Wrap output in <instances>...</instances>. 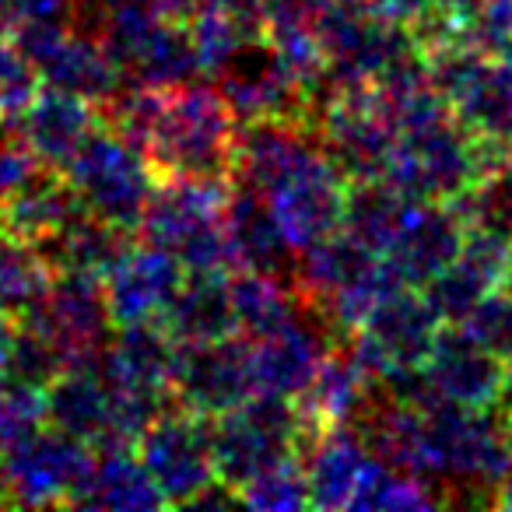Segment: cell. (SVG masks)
<instances>
[{"label":"cell","mask_w":512,"mask_h":512,"mask_svg":"<svg viewBox=\"0 0 512 512\" xmlns=\"http://www.w3.org/2000/svg\"><path fill=\"white\" fill-rule=\"evenodd\" d=\"M235 141H239V120L218 88L186 81L162 92V106L141 151L165 179L232 183Z\"/></svg>","instance_id":"1"},{"label":"cell","mask_w":512,"mask_h":512,"mask_svg":"<svg viewBox=\"0 0 512 512\" xmlns=\"http://www.w3.org/2000/svg\"><path fill=\"white\" fill-rule=\"evenodd\" d=\"M316 432L320 428L309 425L292 397L253 393L239 407L211 418V449L218 481L242 491L267 470L299 460L302 446Z\"/></svg>","instance_id":"2"},{"label":"cell","mask_w":512,"mask_h":512,"mask_svg":"<svg viewBox=\"0 0 512 512\" xmlns=\"http://www.w3.org/2000/svg\"><path fill=\"white\" fill-rule=\"evenodd\" d=\"M228 186L211 179H165L141 218L144 242L172 253L186 271H235L225 235Z\"/></svg>","instance_id":"3"},{"label":"cell","mask_w":512,"mask_h":512,"mask_svg":"<svg viewBox=\"0 0 512 512\" xmlns=\"http://www.w3.org/2000/svg\"><path fill=\"white\" fill-rule=\"evenodd\" d=\"M155 165L134 141L116 130H92L78 155L67 162V179L85 211L120 228H141V218L155 193Z\"/></svg>","instance_id":"4"},{"label":"cell","mask_w":512,"mask_h":512,"mask_svg":"<svg viewBox=\"0 0 512 512\" xmlns=\"http://www.w3.org/2000/svg\"><path fill=\"white\" fill-rule=\"evenodd\" d=\"M477 176V134L456 113L397 134L383 169V183L414 200H456Z\"/></svg>","instance_id":"5"},{"label":"cell","mask_w":512,"mask_h":512,"mask_svg":"<svg viewBox=\"0 0 512 512\" xmlns=\"http://www.w3.org/2000/svg\"><path fill=\"white\" fill-rule=\"evenodd\" d=\"M137 456L169 505H190L207 484L218 481L211 449V418L179 404L162 411L137 439Z\"/></svg>","instance_id":"6"},{"label":"cell","mask_w":512,"mask_h":512,"mask_svg":"<svg viewBox=\"0 0 512 512\" xmlns=\"http://www.w3.org/2000/svg\"><path fill=\"white\" fill-rule=\"evenodd\" d=\"M442 327L446 323L439 320V313L425 299V292L404 285V288H393L390 295H383V302L369 313L365 327L358 334H351L348 351L379 383V376L390 365L425 362L428 351L439 341Z\"/></svg>","instance_id":"7"},{"label":"cell","mask_w":512,"mask_h":512,"mask_svg":"<svg viewBox=\"0 0 512 512\" xmlns=\"http://www.w3.org/2000/svg\"><path fill=\"white\" fill-rule=\"evenodd\" d=\"M172 393L183 407L207 418L239 407L256 393L253 379V337L232 334L221 341L179 344Z\"/></svg>","instance_id":"8"},{"label":"cell","mask_w":512,"mask_h":512,"mask_svg":"<svg viewBox=\"0 0 512 512\" xmlns=\"http://www.w3.org/2000/svg\"><path fill=\"white\" fill-rule=\"evenodd\" d=\"M348 190L351 183L341 176V169L330 162L327 151H320L267 193V204H271L274 218H278L285 239L295 246V253L341 232Z\"/></svg>","instance_id":"9"},{"label":"cell","mask_w":512,"mask_h":512,"mask_svg":"<svg viewBox=\"0 0 512 512\" xmlns=\"http://www.w3.org/2000/svg\"><path fill=\"white\" fill-rule=\"evenodd\" d=\"M320 144L327 151L330 162L341 169L348 183H372L383 179L386 158L393 151L390 120L383 116L372 88H355L344 92L323 109L320 116Z\"/></svg>","instance_id":"10"},{"label":"cell","mask_w":512,"mask_h":512,"mask_svg":"<svg viewBox=\"0 0 512 512\" xmlns=\"http://www.w3.org/2000/svg\"><path fill=\"white\" fill-rule=\"evenodd\" d=\"M320 309L306 299L302 313L278 327L274 334L253 337V379L256 393H278V397H302L306 386L316 379L320 365L334 348H341Z\"/></svg>","instance_id":"11"},{"label":"cell","mask_w":512,"mask_h":512,"mask_svg":"<svg viewBox=\"0 0 512 512\" xmlns=\"http://www.w3.org/2000/svg\"><path fill=\"white\" fill-rule=\"evenodd\" d=\"M467 242V225L449 200H407L397 232L379 253L386 267L404 285L425 288L442 267L460 256Z\"/></svg>","instance_id":"12"},{"label":"cell","mask_w":512,"mask_h":512,"mask_svg":"<svg viewBox=\"0 0 512 512\" xmlns=\"http://www.w3.org/2000/svg\"><path fill=\"white\" fill-rule=\"evenodd\" d=\"M92 467L95 463L85 442L60 428L57 435H22V439L8 442V456H4L8 488H18L22 502H53V498L74 502Z\"/></svg>","instance_id":"13"},{"label":"cell","mask_w":512,"mask_h":512,"mask_svg":"<svg viewBox=\"0 0 512 512\" xmlns=\"http://www.w3.org/2000/svg\"><path fill=\"white\" fill-rule=\"evenodd\" d=\"M29 313L32 330L43 334L64 358H85L113 323L102 278L92 274H64Z\"/></svg>","instance_id":"14"},{"label":"cell","mask_w":512,"mask_h":512,"mask_svg":"<svg viewBox=\"0 0 512 512\" xmlns=\"http://www.w3.org/2000/svg\"><path fill=\"white\" fill-rule=\"evenodd\" d=\"M183 281L186 267L172 253H165L158 246H130L116 260L113 271L102 278L113 323H120V327H130V323H162L165 309L172 306Z\"/></svg>","instance_id":"15"},{"label":"cell","mask_w":512,"mask_h":512,"mask_svg":"<svg viewBox=\"0 0 512 512\" xmlns=\"http://www.w3.org/2000/svg\"><path fill=\"white\" fill-rule=\"evenodd\" d=\"M225 235L235 271H256L271 274V278L295 281V271H299L295 246L285 239L264 193H256L253 186L242 183L228 186Z\"/></svg>","instance_id":"16"},{"label":"cell","mask_w":512,"mask_h":512,"mask_svg":"<svg viewBox=\"0 0 512 512\" xmlns=\"http://www.w3.org/2000/svg\"><path fill=\"white\" fill-rule=\"evenodd\" d=\"M435 397L467 407H498L505 390V362L474 341L463 327H442L425 358Z\"/></svg>","instance_id":"17"},{"label":"cell","mask_w":512,"mask_h":512,"mask_svg":"<svg viewBox=\"0 0 512 512\" xmlns=\"http://www.w3.org/2000/svg\"><path fill=\"white\" fill-rule=\"evenodd\" d=\"M505 264H509V246L505 242L467 232L460 256L449 267H442L421 292L432 302L439 320L446 327H456L484 295L505 285Z\"/></svg>","instance_id":"18"},{"label":"cell","mask_w":512,"mask_h":512,"mask_svg":"<svg viewBox=\"0 0 512 512\" xmlns=\"http://www.w3.org/2000/svg\"><path fill=\"white\" fill-rule=\"evenodd\" d=\"M299 463L306 470L313 509H351L372 453L351 425H330L302 446Z\"/></svg>","instance_id":"19"},{"label":"cell","mask_w":512,"mask_h":512,"mask_svg":"<svg viewBox=\"0 0 512 512\" xmlns=\"http://www.w3.org/2000/svg\"><path fill=\"white\" fill-rule=\"evenodd\" d=\"M162 327L176 344H204L239 334L228 271H186L183 288L165 309Z\"/></svg>","instance_id":"20"},{"label":"cell","mask_w":512,"mask_h":512,"mask_svg":"<svg viewBox=\"0 0 512 512\" xmlns=\"http://www.w3.org/2000/svg\"><path fill=\"white\" fill-rule=\"evenodd\" d=\"M92 130L95 123L88 102L60 88L36 95L22 113V141L36 151L39 162L67 165Z\"/></svg>","instance_id":"21"},{"label":"cell","mask_w":512,"mask_h":512,"mask_svg":"<svg viewBox=\"0 0 512 512\" xmlns=\"http://www.w3.org/2000/svg\"><path fill=\"white\" fill-rule=\"evenodd\" d=\"M379 264V253H372L365 242L355 235L334 232L330 239L316 242V246L302 249L299 271H295V285L309 302H327L330 295L344 292L365 274H372Z\"/></svg>","instance_id":"22"},{"label":"cell","mask_w":512,"mask_h":512,"mask_svg":"<svg viewBox=\"0 0 512 512\" xmlns=\"http://www.w3.org/2000/svg\"><path fill=\"white\" fill-rule=\"evenodd\" d=\"M74 505H92V509H162L169 502L158 491L155 477L148 474L137 449H116V453H102V460L92 467Z\"/></svg>","instance_id":"23"},{"label":"cell","mask_w":512,"mask_h":512,"mask_svg":"<svg viewBox=\"0 0 512 512\" xmlns=\"http://www.w3.org/2000/svg\"><path fill=\"white\" fill-rule=\"evenodd\" d=\"M85 211L81 197L74 193L71 179H53V176H32L25 186H18L4 204V228L18 239L39 242L43 235L57 232L60 225Z\"/></svg>","instance_id":"24"},{"label":"cell","mask_w":512,"mask_h":512,"mask_svg":"<svg viewBox=\"0 0 512 512\" xmlns=\"http://www.w3.org/2000/svg\"><path fill=\"white\" fill-rule=\"evenodd\" d=\"M232 306L239 334L246 337H264L285 327L288 320L302 313L306 295L299 292L295 281L271 278V274L256 271H235L232 274Z\"/></svg>","instance_id":"25"},{"label":"cell","mask_w":512,"mask_h":512,"mask_svg":"<svg viewBox=\"0 0 512 512\" xmlns=\"http://www.w3.org/2000/svg\"><path fill=\"white\" fill-rule=\"evenodd\" d=\"M435 484L411 470L390 467V463L372 456L369 470H365L362 484H358L351 509L362 512H421L442 505V498L435 495Z\"/></svg>","instance_id":"26"},{"label":"cell","mask_w":512,"mask_h":512,"mask_svg":"<svg viewBox=\"0 0 512 512\" xmlns=\"http://www.w3.org/2000/svg\"><path fill=\"white\" fill-rule=\"evenodd\" d=\"M407 200L400 190H393L383 179H372V183H351L348 190V207H344V232L355 235L358 242L372 249V253H383L390 235L397 232L400 214H404Z\"/></svg>","instance_id":"27"},{"label":"cell","mask_w":512,"mask_h":512,"mask_svg":"<svg viewBox=\"0 0 512 512\" xmlns=\"http://www.w3.org/2000/svg\"><path fill=\"white\" fill-rule=\"evenodd\" d=\"M29 239L0 235V306L8 313H29L50 292V267L39 249L25 246Z\"/></svg>","instance_id":"28"},{"label":"cell","mask_w":512,"mask_h":512,"mask_svg":"<svg viewBox=\"0 0 512 512\" xmlns=\"http://www.w3.org/2000/svg\"><path fill=\"white\" fill-rule=\"evenodd\" d=\"M239 495H242V505H249V509H267V512H295V509H309V505H313L306 470H302L299 460L281 463V467L260 474L256 481H249Z\"/></svg>","instance_id":"29"},{"label":"cell","mask_w":512,"mask_h":512,"mask_svg":"<svg viewBox=\"0 0 512 512\" xmlns=\"http://www.w3.org/2000/svg\"><path fill=\"white\" fill-rule=\"evenodd\" d=\"M456 327H463L481 348H488L491 355H498L505 362L512 355V292L495 288Z\"/></svg>","instance_id":"30"},{"label":"cell","mask_w":512,"mask_h":512,"mask_svg":"<svg viewBox=\"0 0 512 512\" xmlns=\"http://www.w3.org/2000/svg\"><path fill=\"white\" fill-rule=\"evenodd\" d=\"M39 71L22 46L0 43V116H22L36 99Z\"/></svg>","instance_id":"31"},{"label":"cell","mask_w":512,"mask_h":512,"mask_svg":"<svg viewBox=\"0 0 512 512\" xmlns=\"http://www.w3.org/2000/svg\"><path fill=\"white\" fill-rule=\"evenodd\" d=\"M337 0H264L267 11V32H292V29H309L316 32V25L323 22Z\"/></svg>","instance_id":"32"},{"label":"cell","mask_w":512,"mask_h":512,"mask_svg":"<svg viewBox=\"0 0 512 512\" xmlns=\"http://www.w3.org/2000/svg\"><path fill=\"white\" fill-rule=\"evenodd\" d=\"M36 151L25 141L15 144H0V197L8 200L18 186H25L32 176H36Z\"/></svg>","instance_id":"33"},{"label":"cell","mask_w":512,"mask_h":512,"mask_svg":"<svg viewBox=\"0 0 512 512\" xmlns=\"http://www.w3.org/2000/svg\"><path fill=\"white\" fill-rule=\"evenodd\" d=\"M71 0H0V15L18 22H53Z\"/></svg>","instance_id":"34"},{"label":"cell","mask_w":512,"mask_h":512,"mask_svg":"<svg viewBox=\"0 0 512 512\" xmlns=\"http://www.w3.org/2000/svg\"><path fill=\"white\" fill-rule=\"evenodd\" d=\"M8 362H11V334H8V323H4V306H0V376H4Z\"/></svg>","instance_id":"35"},{"label":"cell","mask_w":512,"mask_h":512,"mask_svg":"<svg viewBox=\"0 0 512 512\" xmlns=\"http://www.w3.org/2000/svg\"><path fill=\"white\" fill-rule=\"evenodd\" d=\"M498 407H502V411H512V355L505 358V390H502Z\"/></svg>","instance_id":"36"},{"label":"cell","mask_w":512,"mask_h":512,"mask_svg":"<svg viewBox=\"0 0 512 512\" xmlns=\"http://www.w3.org/2000/svg\"><path fill=\"white\" fill-rule=\"evenodd\" d=\"M495 505H502V509H512V470L505 474V481L498 484L495 491Z\"/></svg>","instance_id":"37"},{"label":"cell","mask_w":512,"mask_h":512,"mask_svg":"<svg viewBox=\"0 0 512 512\" xmlns=\"http://www.w3.org/2000/svg\"><path fill=\"white\" fill-rule=\"evenodd\" d=\"M505 292H512V246H509V264H505Z\"/></svg>","instance_id":"38"},{"label":"cell","mask_w":512,"mask_h":512,"mask_svg":"<svg viewBox=\"0 0 512 512\" xmlns=\"http://www.w3.org/2000/svg\"><path fill=\"white\" fill-rule=\"evenodd\" d=\"M505 414H509V435H512V411H505Z\"/></svg>","instance_id":"39"}]
</instances>
